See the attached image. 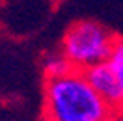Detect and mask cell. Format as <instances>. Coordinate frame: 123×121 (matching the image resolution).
<instances>
[{
    "label": "cell",
    "instance_id": "obj_1",
    "mask_svg": "<svg viewBox=\"0 0 123 121\" xmlns=\"http://www.w3.org/2000/svg\"><path fill=\"white\" fill-rule=\"evenodd\" d=\"M116 114L88 80L86 71L71 69L47 78L43 121H103Z\"/></svg>",
    "mask_w": 123,
    "mask_h": 121
},
{
    "label": "cell",
    "instance_id": "obj_2",
    "mask_svg": "<svg viewBox=\"0 0 123 121\" xmlns=\"http://www.w3.org/2000/svg\"><path fill=\"white\" fill-rule=\"evenodd\" d=\"M117 41L119 39L106 26L95 21H78L63 34L62 52L65 54L73 69L88 71L108 61Z\"/></svg>",
    "mask_w": 123,
    "mask_h": 121
},
{
    "label": "cell",
    "instance_id": "obj_3",
    "mask_svg": "<svg viewBox=\"0 0 123 121\" xmlns=\"http://www.w3.org/2000/svg\"><path fill=\"white\" fill-rule=\"evenodd\" d=\"M86 75H88V80L92 82V86L95 88V91L106 101V104L114 112L123 114V91L112 67L108 65V61L88 69Z\"/></svg>",
    "mask_w": 123,
    "mask_h": 121
},
{
    "label": "cell",
    "instance_id": "obj_4",
    "mask_svg": "<svg viewBox=\"0 0 123 121\" xmlns=\"http://www.w3.org/2000/svg\"><path fill=\"white\" fill-rule=\"evenodd\" d=\"M71 63L69 60L65 58V54L60 50H54V52H49L45 54L43 58V73H45L47 78H52V76H60L63 73L71 71Z\"/></svg>",
    "mask_w": 123,
    "mask_h": 121
},
{
    "label": "cell",
    "instance_id": "obj_5",
    "mask_svg": "<svg viewBox=\"0 0 123 121\" xmlns=\"http://www.w3.org/2000/svg\"><path fill=\"white\" fill-rule=\"evenodd\" d=\"M108 65L112 67L117 82L121 86V91H123V41H117V43H116L114 50H112L110 58H108Z\"/></svg>",
    "mask_w": 123,
    "mask_h": 121
},
{
    "label": "cell",
    "instance_id": "obj_6",
    "mask_svg": "<svg viewBox=\"0 0 123 121\" xmlns=\"http://www.w3.org/2000/svg\"><path fill=\"white\" fill-rule=\"evenodd\" d=\"M103 121H123V114L116 112V114H112V115H108L106 119H103Z\"/></svg>",
    "mask_w": 123,
    "mask_h": 121
}]
</instances>
